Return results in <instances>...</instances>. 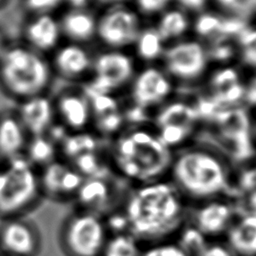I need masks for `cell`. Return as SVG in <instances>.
<instances>
[{"mask_svg": "<svg viewBox=\"0 0 256 256\" xmlns=\"http://www.w3.org/2000/svg\"><path fill=\"white\" fill-rule=\"evenodd\" d=\"M247 99L252 104H256V79L254 80L247 92Z\"/></svg>", "mask_w": 256, "mask_h": 256, "instance_id": "41", "label": "cell"}, {"mask_svg": "<svg viewBox=\"0 0 256 256\" xmlns=\"http://www.w3.org/2000/svg\"><path fill=\"white\" fill-rule=\"evenodd\" d=\"M143 244L130 232L109 234L100 256H140Z\"/></svg>", "mask_w": 256, "mask_h": 256, "instance_id": "24", "label": "cell"}, {"mask_svg": "<svg viewBox=\"0 0 256 256\" xmlns=\"http://www.w3.org/2000/svg\"><path fill=\"white\" fill-rule=\"evenodd\" d=\"M0 161H1V159H0Z\"/></svg>", "mask_w": 256, "mask_h": 256, "instance_id": "47", "label": "cell"}, {"mask_svg": "<svg viewBox=\"0 0 256 256\" xmlns=\"http://www.w3.org/2000/svg\"><path fill=\"white\" fill-rule=\"evenodd\" d=\"M5 45H4V42H3V39H2V37H1V35H0V56H1V54H2V52L4 51V49H5Z\"/></svg>", "mask_w": 256, "mask_h": 256, "instance_id": "44", "label": "cell"}, {"mask_svg": "<svg viewBox=\"0 0 256 256\" xmlns=\"http://www.w3.org/2000/svg\"><path fill=\"white\" fill-rule=\"evenodd\" d=\"M161 37L157 31L145 30L140 31L136 41V51L140 58L152 60L161 52Z\"/></svg>", "mask_w": 256, "mask_h": 256, "instance_id": "26", "label": "cell"}, {"mask_svg": "<svg viewBox=\"0 0 256 256\" xmlns=\"http://www.w3.org/2000/svg\"><path fill=\"white\" fill-rule=\"evenodd\" d=\"M139 33L137 14L124 4L103 8L97 15L96 39L106 49L123 50L136 41Z\"/></svg>", "mask_w": 256, "mask_h": 256, "instance_id": "8", "label": "cell"}, {"mask_svg": "<svg viewBox=\"0 0 256 256\" xmlns=\"http://www.w3.org/2000/svg\"><path fill=\"white\" fill-rule=\"evenodd\" d=\"M230 55V49L228 47H218L215 51V57L219 58V59H225L227 57H229Z\"/></svg>", "mask_w": 256, "mask_h": 256, "instance_id": "42", "label": "cell"}, {"mask_svg": "<svg viewBox=\"0 0 256 256\" xmlns=\"http://www.w3.org/2000/svg\"><path fill=\"white\" fill-rule=\"evenodd\" d=\"M28 138L16 115L0 118V159L7 161L23 155Z\"/></svg>", "mask_w": 256, "mask_h": 256, "instance_id": "21", "label": "cell"}, {"mask_svg": "<svg viewBox=\"0 0 256 256\" xmlns=\"http://www.w3.org/2000/svg\"><path fill=\"white\" fill-rule=\"evenodd\" d=\"M196 256H235L223 240H210Z\"/></svg>", "mask_w": 256, "mask_h": 256, "instance_id": "32", "label": "cell"}, {"mask_svg": "<svg viewBox=\"0 0 256 256\" xmlns=\"http://www.w3.org/2000/svg\"><path fill=\"white\" fill-rule=\"evenodd\" d=\"M110 158L113 169L131 185L165 179L172 164L167 147L142 130L114 137Z\"/></svg>", "mask_w": 256, "mask_h": 256, "instance_id": "2", "label": "cell"}, {"mask_svg": "<svg viewBox=\"0 0 256 256\" xmlns=\"http://www.w3.org/2000/svg\"><path fill=\"white\" fill-rule=\"evenodd\" d=\"M168 69L184 78L197 76L205 66V56L197 43H182L169 49L166 53Z\"/></svg>", "mask_w": 256, "mask_h": 256, "instance_id": "19", "label": "cell"}, {"mask_svg": "<svg viewBox=\"0 0 256 256\" xmlns=\"http://www.w3.org/2000/svg\"><path fill=\"white\" fill-rule=\"evenodd\" d=\"M50 62L53 74L66 80H79L91 73L93 55L82 44H60L52 53Z\"/></svg>", "mask_w": 256, "mask_h": 256, "instance_id": "13", "label": "cell"}, {"mask_svg": "<svg viewBox=\"0 0 256 256\" xmlns=\"http://www.w3.org/2000/svg\"><path fill=\"white\" fill-rule=\"evenodd\" d=\"M170 89L168 81L154 68L142 71L133 81L131 95L135 106L145 108L161 100Z\"/></svg>", "mask_w": 256, "mask_h": 256, "instance_id": "20", "label": "cell"}, {"mask_svg": "<svg viewBox=\"0 0 256 256\" xmlns=\"http://www.w3.org/2000/svg\"><path fill=\"white\" fill-rule=\"evenodd\" d=\"M141 12L153 13L162 9L169 0H135Z\"/></svg>", "mask_w": 256, "mask_h": 256, "instance_id": "36", "label": "cell"}, {"mask_svg": "<svg viewBox=\"0 0 256 256\" xmlns=\"http://www.w3.org/2000/svg\"><path fill=\"white\" fill-rule=\"evenodd\" d=\"M186 27L187 22L184 15L177 11H171L163 16L157 32L161 39H167L180 35Z\"/></svg>", "mask_w": 256, "mask_h": 256, "instance_id": "27", "label": "cell"}, {"mask_svg": "<svg viewBox=\"0 0 256 256\" xmlns=\"http://www.w3.org/2000/svg\"><path fill=\"white\" fill-rule=\"evenodd\" d=\"M0 256H7V255H3V254H1V255H0Z\"/></svg>", "mask_w": 256, "mask_h": 256, "instance_id": "46", "label": "cell"}, {"mask_svg": "<svg viewBox=\"0 0 256 256\" xmlns=\"http://www.w3.org/2000/svg\"><path fill=\"white\" fill-rule=\"evenodd\" d=\"M222 240L235 256H256V212L237 213Z\"/></svg>", "mask_w": 256, "mask_h": 256, "instance_id": "16", "label": "cell"}, {"mask_svg": "<svg viewBox=\"0 0 256 256\" xmlns=\"http://www.w3.org/2000/svg\"><path fill=\"white\" fill-rule=\"evenodd\" d=\"M16 116L28 137L46 135L56 121L53 100L46 94L20 101Z\"/></svg>", "mask_w": 256, "mask_h": 256, "instance_id": "14", "label": "cell"}, {"mask_svg": "<svg viewBox=\"0 0 256 256\" xmlns=\"http://www.w3.org/2000/svg\"><path fill=\"white\" fill-rule=\"evenodd\" d=\"M58 19L62 37L68 42L83 45L96 39L97 15L88 8H68Z\"/></svg>", "mask_w": 256, "mask_h": 256, "instance_id": "18", "label": "cell"}, {"mask_svg": "<svg viewBox=\"0 0 256 256\" xmlns=\"http://www.w3.org/2000/svg\"><path fill=\"white\" fill-rule=\"evenodd\" d=\"M219 1H220L222 4H224V5L232 6L236 0H219Z\"/></svg>", "mask_w": 256, "mask_h": 256, "instance_id": "43", "label": "cell"}, {"mask_svg": "<svg viewBox=\"0 0 256 256\" xmlns=\"http://www.w3.org/2000/svg\"><path fill=\"white\" fill-rule=\"evenodd\" d=\"M243 87L237 82L225 88L217 90L216 101L218 103H231L238 100L243 95Z\"/></svg>", "mask_w": 256, "mask_h": 256, "instance_id": "33", "label": "cell"}, {"mask_svg": "<svg viewBox=\"0 0 256 256\" xmlns=\"http://www.w3.org/2000/svg\"><path fill=\"white\" fill-rule=\"evenodd\" d=\"M58 236L65 256H100L109 232L103 216L78 208L63 220Z\"/></svg>", "mask_w": 256, "mask_h": 256, "instance_id": "6", "label": "cell"}, {"mask_svg": "<svg viewBox=\"0 0 256 256\" xmlns=\"http://www.w3.org/2000/svg\"><path fill=\"white\" fill-rule=\"evenodd\" d=\"M65 3L69 6L68 8H74V9H82V8H88L87 6L92 3L91 0H65Z\"/></svg>", "mask_w": 256, "mask_h": 256, "instance_id": "38", "label": "cell"}, {"mask_svg": "<svg viewBox=\"0 0 256 256\" xmlns=\"http://www.w3.org/2000/svg\"><path fill=\"white\" fill-rule=\"evenodd\" d=\"M52 76L49 60L26 44L7 46L0 56V84L19 101L45 94Z\"/></svg>", "mask_w": 256, "mask_h": 256, "instance_id": "4", "label": "cell"}, {"mask_svg": "<svg viewBox=\"0 0 256 256\" xmlns=\"http://www.w3.org/2000/svg\"><path fill=\"white\" fill-rule=\"evenodd\" d=\"M128 232L143 245L175 239L190 206L169 179L132 185L120 207Z\"/></svg>", "mask_w": 256, "mask_h": 256, "instance_id": "1", "label": "cell"}, {"mask_svg": "<svg viewBox=\"0 0 256 256\" xmlns=\"http://www.w3.org/2000/svg\"><path fill=\"white\" fill-rule=\"evenodd\" d=\"M52 100L56 122L69 132L85 131L92 124L90 102L84 88L65 89Z\"/></svg>", "mask_w": 256, "mask_h": 256, "instance_id": "12", "label": "cell"}, {"mask_svg": "<svg viewBox=\"0 0 256 256\" xmlns=\"http://www.w3.org/2000/svg\"><path fill=\"white\" fill-rule=\"evenodd\" d=\"M39 172L42 195L53 200L74 199L84 177L67 161L56 159Z\"/></svg>", "mask_w": 256, "mask_h": 256, "instance_id": "11", "label": "cell"}, {"mask_svg": "<svg viewBox=\"0 0 256 256\" xmlns=\"http://www.w3.org/2000/svg\"><path fill=\"white\" fill-rule=\"evenodd\" d=\"M237 74L232 69H225L217 73L213 79L214 86L217 90L237 83Z\"/></svg>", "mask_w": 256, "mask_h": 256, "instance_id": "35", "label": "cell"}, {"mask_svg": "<svg viewBox=\"0 0 256 256\" xmlns=\"http://www.w3.org/2000/svg\"><path fill=\"white\" fill-rule=\"evenodd\" d=\"M196 116L197 111L184 104L176 103L168 106L160 113L157 118V123L161 127L168 125L188 127V124L193 121Z\"/></svg>", "mask_w": 256, "mask_h": 256, "instance_id": "25", "label": "cell"}, {"mask_svg": "<svg viewBox=\"0 0 256 256\" xmlns=\"http://www.w3.org/2000/svg\"><path fill=\"white\" fill-rule=\"evenodd\" d=\"M41 249L38 228L23 216L1 219L0 252L7 256H37Z\"/></svg>", "mask_w": 256, "mask_h": 256, "instance_id": "10", "label": "cell"}, {"mask_svg": "<svg viewBox=\"0 0 256 256\" xmlns=\"http://www.w3.org/2000/svg\"><path fill=\"white\" fill-rule=\"evenodd\" d=\"M133 74L134 63L128 54L123 50L105 49L94 55L85 87L98 93L113 94L128 83Z\"/></svg>", "mask_w": 256, "mask_h": 256, "instance_id": "7", "label": "cell"}, {"mask_svg": "<svg viewBox=\"0 0 256 256\" xmlns=\"http://www.w3.org/2000/svg\"><path fill=\"white\" fill-rule=\"evenodd\" d=\"M42 196L39 172L23 156L0 166V218L23 216Z\"/></svg>", "mask_w": 256, "mask_h": 256, "instance_id": "5", "label": "cell"}, {"mask_svg": "<svg viewBox=\"0 0 256 256\" xmlns=\"http://www.w3.org/2000/svg\"><path fill=\"white\" fill-rule=\"evenodd\" d=\"M237 213L228 195L221 196L190 206L188 222L208 240H222Z\"/></svg>", "mask_w": 256, "mask_h": 256, "instance_id": "9", "label": "cell"}, {"mask_svg": "<svg viewBox=\"0 0 256 256\" xmlns=\"http://www.w3.org/2000/svg\"><path fill=\"white\" fill-rule=\"evenodd\" d=\"M182 4H184L187 7L198 9L203 6L205 0H179Z\"/></svg>", "mask_w": 256, "mask_h": 256, "instance_id": "40", "label": "cell"}, {"mask_svg": "<svg viewBox=\"0 0 256 256\" xmlns=\"http://www.w3.org/2000/svg\"><path fill=\"white\" fill-rule=\"evenodd\" d=\"M25 44L44 55L52 53L61 44L59 19L54 14H34L24 28Z\"/></svg>", "mask_w": 256, "mask_h": 256, "instance_id": "15", "label": "cell"}, {"mask_svg": "<svg viewBox=\"0 0 256 256\" xmlns=\"http://www.w3.org/2000/svg\"><path fill=\"white\" fill-rule=\"evenodd\" d=\"M25 7L34 14L51 13L65 4V0H24Z\"/></svg>", "mask_w": 256, "mask_h": 256, "instance_id": "30", "label": "cell"}, {"mask_svg": "<svg viewBox=\"0 0 256 256\" xmlns=\"http://www.w3.org/2000/svg\"><path fill=\"white\" fill-rule=\"evenodd\" d=\"M113 193L104 176L87 177L84 178L74 199L77 200L79 209L105 216L110 212Z\"/></svg>", "mask_w": 256, "mask_h": 256, "instance_id": "17", "label": "cell"}, {"mask_svg": "<svg viewBox=\"0 0 256 256\" xmlns=\"http://www.w3.org/2000/svg\"><path fill=\"white\" fill-rule=\"evenodd\" d=\"M169 179L189 206L227 196L232 187L225 164L217 157L203 151L183 153L170 167Z\"/></svg>", "mask_w": 256, "mask_h": 256, "instance_id": "3", "label": "cell"}, {"mask_svg": "<svg viewBox=\"0 0 256 256\" xmlns=\"http://www.w3.org/2000/svg\"><path fill=\"white\" fill-rule=\"evenodd\" d=\"M161 128H162V131H161V136L159 138V141L165 147L179 143L185 137L188 129V127L176 126V125H168Z\"/></svg>", "mask_w": 256, "mask_h": 256, "instance_id": "31", "label": "cell"}, {"mask_svg": "<svg viewBox=\"0 0 256 256\" xmlns=\"http://www.w3.org/2000/svg\"><path fill=\"white\" fill-rule=\"evenodd\" d=\"M97 137L87 131L71 132L58 145L59 152L65 157V161L70 162L77 156L96 151Z\"/></svg>", "mask_w": 256, "mask_h": 256, "instance_id": "23", "label": "cell"}, {"mask_svg": "<svg viewBox=\"0 0 256 256\" xmlns=\"http://www.w3.org/2000/svg\"><path fill=\"white\" fill-rule=\"evenodd\" d=\"M243 23L238 20H225L220 21L218 32L220 33H227V34H233V33H242L243 32Z\"/></svg>", "mask_w": 256, "mask_h": 256, "instance_id": "37", "label": "cell"}, {"mask_svg": "<svg viewBox=\"0 0 256 256\" xmlns=\"http://www.w3.org/2000/svg\"><path fill=\"white\" fill-rule=\"evenodd\" d=\"M92 3H95L99 6H101L102 8H106V7H110V6H114V5H118V4H123V2L125 0H91Z\"/></svg>", "mask_w": 256, "mask_h": 256, "instance_id": "39", "label": "cell"}, {"mask_svg": "<svg viewBox=\"0 0 256 256\" xmlns=\"http://www.w3.org/2000/svg\"><path fill=\"white\" fill-rule=\"evenodd\" d=\"M58 145L47 135L29 137L23 156L36 169L43 168L58 159Z\"/></svg>", "mask_w": 256, "mask_h": 256, "instance_id": "22", "label": "cell"}, {"mask_svg": "<svg viewBox=\"0 0 256 256\" xmlns=\"http://www.w3.org/2000/svg\"><path fill=\"white\" fill-rule=\"evenodd\" d=\"M140 256H190L175 239L143 245Z\"/></svg>", "mask_w": 256, "mask_h": 256, "instance_id": "28", "label": "cell"}, {"mask_svg": "<svg viewBox=\"0 0 256 256\" xmlns=\"http://www.w3.org/2000/svg\"><path fill=\"white\" fill-rule=\"evenodd\" d=\"M3 2H4V0H0V4H1V3H3Z\"/></svg>", "mask_w": 256, "mask_h": 256, "instance_id": "45", "label": "cell"}, {"mask_svg": "<svg viewBox=\"0 0 256 256\" xmlns=\"http://www.w3.org/2000/svg\"><path fill=\"white\" fill-rule=\"evenodd\" d=\"M243 46V58L246 63L256 66V30L243 31L240 35Z\"/></svg>", "mask_w": 256, "mask_h": 256, "instance_id": "29", "label": "cell"}, {"mask_svg": "<svg viewBox=\"0 0 256 256\" xmlns=\"http://www.w3.org/2000/svg\"><path fill=\"white\" fill-rule=\"evenodd\" d=\"M220 20L211 15H204L200 17L196 23V30L199 34L206 35L218 30Z\"/></svg>", "mask_w": 256, "mask_h": 256, "instance_id": "34", "label": "cell"}]
</instances>
